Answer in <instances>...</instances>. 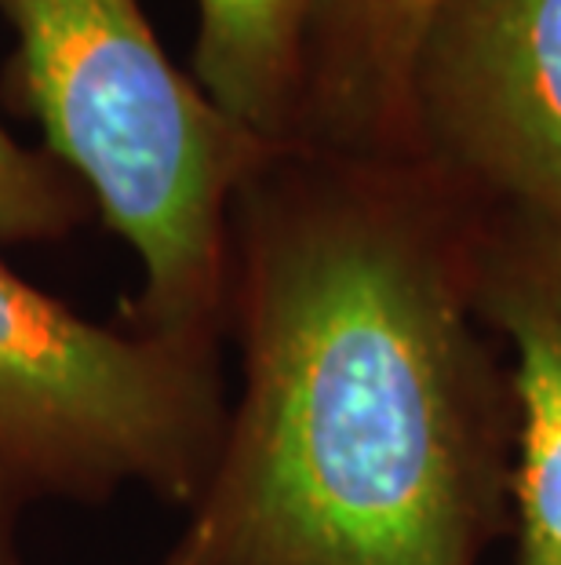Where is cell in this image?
Listing matches in <instances>:
<instances>
[{
	"instance_id": "1",
	"label": "cell",
	"mask_w": 561,
	"mask_h": 565,
	"mask_svg": "<svg viewBox=\"0 0 561 565\" xmlns=\"http://www.w3.org/2000/svg\"><path fill=\"white\" fill-rule=\"evenodd\" d=\"M467 245L398 158L259 161L226 234L245 387L161 565H477L504 475Z\"/></svg>"
},
{
	"instance_id": "2",
	"label": "cell",
	"mask_w": 561,
	"mask_h": 565,
	"mask_svg": "<svg viewBox=\"0 0 561 565\" xmlns=\"http://www.w3.org/2000/svg\"><path fill=\"white\" fill-rule=\"evenodd\" d=\"M19 110L136 252L131 332L216 347L230 204L273 150L172 66L139 0H0Z\"/></svg>"
},
{
	"instance_id": "3",
	"label": "cell",
	"mask_w": 561,
	"mask_h": 565,
	"mask_svg": "<svg viewBox=\"0 0 561 565\" xmlns=\"http://www.w3.org/2000/svg\"><path fill=\"white\" fill-rule=\"evenodd\" d=\"M216 347L106 329L0 259V565L44 500L136 486L190 508L219 456Z\"/></svg>"
},
{
	"instance_id": "4",
	"label": "cell",
	"mask_w": 561,
	"mask_h": 565,
	"mask_svg": "<svg viewBox=\"0 0 561 565\" xmlns=\"http://www.w3.org/2000/svg\"><path fill=\"white\" fill-rule=\"evenodd\" d=\"M404 131L438 172L561 223V0H434Z\"/></svg>"
},
{
	"instance_id": "5",
	"label": "cell",
	"mask_w": 561,
	"mask_h": 565,
	"mask_svg": "<svg viewBox=\"0 0 561 565\" xmlns=\"http://www.w3.org/2000/svg\"><path fill=\"white\" fill-rule=\"evenodd\" d=\"M467 252L471 303L515 351V565H561V223L507 212Z\"/></svg>"
},
{
	"instance_id": "6",
	"label": "cell",
	"mask_w": 561,
	"mask_h": 565,
	"mask_svg": "<svg viewBox=\"0 0 561 565\" xmlns=\"http://www.w3.org/2000/svg\"><path fill=\"white\" fill-rule=\"evenodd\" d=\"M434 0H317L310 22L306 95L292 147L357 158L409 150L404 84Z\"/></svg>"
},
{
	"instance_id": "7",
	"label": "cell",
	"mask_w": 561,
	"mask_h": 565,
	"mask_svg": "<svg viewBox=\"0 0 561 565\" xmlns=\"http://www.w3.org/2000/svg\"><path fill=\"white\" fill-rule=\"evenodd\" d=\"M317 0H197L190 77L234 125L292 147Z\"/></svg>"
},
{
	"instance_id": "8",
	"label": "cell",
	"mask_w": 561,
	"mask_h": 565,
	"mask_svg": "<svg viewBox=\"0 0 561 565\" xmlns=\"http://www.w3.org/2000/svg\"><path fill=\"white\" fill-rule=\"evenodd\" d=\"M88 215L85 186L44 150L0 128V248L66 237Z\"/></svg>"
}]
</instances>
